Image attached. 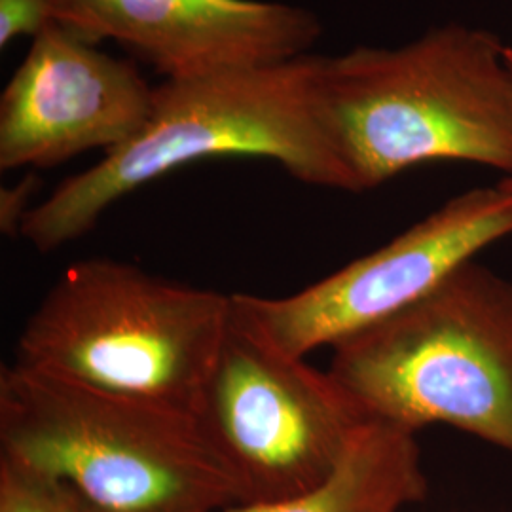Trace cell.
Returning a JSON list of instances; mask_svg holds the SVG:
<instances>
[{
  "label": "cell",
  "instance_id": "1",
  "mask_svg": "<svg viewBox=\"0 0 512 512\" xmlns=\"http://www.w3.org/2000/svg\"><path fill=\"white\" fill-rule=\"evenodd\" d=\"M319 73L321 55L308 54L164 80L145 128L59 184L29 211L19 236L40 253L57 251L86 236L124 196L211 158H264L300 183L359 194L323 112Z\"/></svg>",
  "mask_w": 512,
  "mask_h": 512
},
{
  "label": "cell",
  "instance_id": "2",
  "mask_svg": "<svg viewBox=\"0 0 512 512\" xmlns=\"http://www.w3.org/2000/svg\"><path fill=\"white\" fill-rule=\"evenodd\" d=\"M321 105L357 192L429 162L512 175V48L446 23L399 48L321 55Z\"/></svg>",
  "mask_w": 512,
  "mask_h": 512
},
{
  "label": "cell",
  "instance_id": "3",
  "mask_svg": "<svg viewBox=\"0 0 512 512\" xmlns=\"http://www.w3.org/2000/svg\"><path fill=\"white\" fill-rule=\"evenodd\" d=\"M0 456L71 484L93 512H219L245 505L192 410L0 370Z\"/></svg>",
  "mask_w": 512,
  "mask_h": 512
},
{
  "label": "cell",
  "instance_id": "4",
  "mask_svg": "<svg viewBox=\"0 0 512 512\" xmlns=\"http://www.w3.org/2000/svg\"><path fill=\"white\" fill-rule=\"evenodd\" d=\"M332 349L329 374L366 421L442 423L512 454V281L476 258Z\"/></svg>",
  "mask_w": 512,
  "mask_h": 512
},
{
  "label": "cell",
  "instance_id": "5",
  "mask_svg": "<svg viewBox=\"0 0 512 512\" xmlns=\"http://www.w3.org/2000/svg\"><path fill=\"white\" fill-rule=\"evenodd\" d=\"M232 319V294L112 260L69 266L21 330L16 363L194 410Z\"/></svg>",
  "mask_w": 512,
  "mask_h": 512
},
{
  "label": "cell",
  "instance_id": "6",
  "mask_svg": "<svg viewBox=\"0 0 512 512\" xmlns=\"http://www.w3.org/2000/svg\"><path fill=\"white\" fill-rule=\"evenodd\" d=\"M192 412L236 476L245 505L315 488L368 423L329 370L275 348L234 306Z\"/></svg>",
  "mask_w": 512,
  "mask_h": 512
},
{
  "label": "cell",
  "instance_id": "7",
  "mask_svg": "<svg viewBox=\"0 0 512 512\" xmlns=\"http://www.w3.org/2000/svg\"><path fill=\"white\" fill-rule=\"evenodd\" d=\"M512 236V194L473 188L370 255L289 296L232 294L239 317L275 348L306 357L418 302L459 266Z\"/></svg>",
  "mask_w": 512,
  "mask_h": 512
},
{
  "label": "cell",
  "instance_id": "8",
  "mask_svg": "<svg viewBox=\"0 0 512 512\" xmlns=\"http://www.w3.org/2000/svg\"><path fill=\"white\" fill-rule=\"evenodd\" d=\"M154 86L133 59L50 23L0 97V169H48L122 147L145 128Z\"/></svg>",
  "mask_w": 512,
  "mask_h": 512
},
{
  "label": "cell",
  "instance_id": "9",
  "mask_svg": "<svg viewBox=\"0 0 512 512\" xmlns=\"http://www.w3.org/2000/svg\"><path fill=\"white\" fill-rule=\"evenodd\" d=\"M54 21L116 42L164 80L289 61L323 35L313 12L274 0H54Z\"/></svg>",
  "mask_w": 512,
  "mask_h": 512
},
{
  "label": "cell",
  "instance_id": "10",
  "mask_svg": "<svg viewBox=\"0 0 512 512\" xmlns=\"http://www.w3.org/2000/svg\"><path fill=\"white\" fill-rule=\"evenodd\" d=\"M418 433L368 421L327 480L302 494L219 512H401L425 501Z\"/></svg>",
  "mask_w": 512,
  "mask_h": 512
},
{
  "label": "cell",
  "instance_id": "11",
  "mask_svg": "<svg viewBox=\"0 0 512 512\" xmlns=\"http://www.w3.org/2000/svg\"><path fill=\"white\" fill-rule=\"evenodd\" d=\"M0 512H93L71 484L0 456Z\"/></svg>",
  "mask_w": 512,
  "mask_h": 512
},
{
  "label": "cell",
  "instance_id": "12",
  "mask_svg": "<svg viewBox=\"0 0 512 512\" xmlns=\"http://www.w3.org/2000/svg\"><path fill=\"white\" fill-rule=\"evenodd\" d=\"M54 23V0H0V46L19 37H37Z\"/></svg>",
  "mask_w": 512,
  "mask_h": 512
},
{
  "label": "cell",
  "instance_id": "13",
  "mask_svg": "<svg viewBox=\"0 0 512 512\" xmlns=\"http://www.w3.org/2000/svg\"><path fill=\"white\" fill-rule=\"evenodd\" d=\"M35 186H37L35 179L29 175L25 181L2 190V194H0V230L4 234L14 236L21 232L23 220L35 207V205H31Z\"/></svg>",
  "mask_w": 512,
  "mask_h": 512
},
{
  "label": "cell",
  "instance_id": "14",
  "mask_svg": "<svg viewBox=\"0 0 512 512\" xmlns=\"http://www.w3.org/2000/svg\"><path fill=\"white\" fill-rule=\"evenodd\" d=\"M499 188H503L505 192H509V194H512V175L511 177H503L501 181H499V184H497Z\"/></svg>",
  "mask_w": 512,
  "mask_h": 512
}]
</instances>
